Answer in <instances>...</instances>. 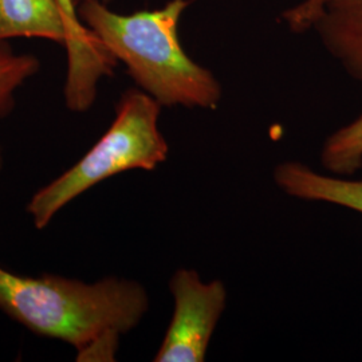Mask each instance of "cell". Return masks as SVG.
<instances>
[{
	"label": "cell",
	"mask_w": 362,
	"mask_h": 362,
	"mask_svg": "<svg viewBox=\"0 0 362 362\" xmlns=\"http://www.w3.org/2000/svg\"><path fill=\"white\" fill-rule=\"evenodd\" d=\"M161 105L141 89H129L116 106L110 128L58 179L33 196L27 206L34 226L43 230L79 194L98 182L133 169L153 170L165 163L169 145L158 128Z\"/></svg>",
	"instance_id": "cell-3"
},
{
	"label": "cell",
	"mask_w": 362,
	"mask_h": 362,
	"mask_svg": "<svg viewBox=\"0 0 362 362\" xmlns=\"http://www.w3.org/2000/svg\"><path fill=\"white\" fill-rule=\"evenodd\" d=\"M50 39L66 46L65 15L57 0H0V43L6 39Z\"/></svg>",
	"instance_id": "cell-8"
},
{
	"label": "cell",
	"mask_w": 362,
	"mask_h": 362,
	"mask_svg": "<svg viewBox=\"0 0 362 362\" xmlns=\"http://www.w3.org/2000/svg\"><path fill=\"white\" fill-rule=\"evenodd\" d=\"M272 180L290 197L327 203L362 214V180L321 173L299 161L276 164Z\"/></svg>",
	"instance_id": "cell-7"
},
{
	"label": "cell",
	"mask_w": 362,
	"mask_h": 362,
	"mask_svg": "<svg viewBox=\"0 0 362 362\" xmlns=\"http://www.w3.org/2000/svg\"><path fill=\"white\" fill-rule=\"evenodd\" d=\"M57 1L64 11L67 26L66 105L73 112H85L95 101L100 81L113 74L118 61L81 22L74 0Z\"/></svg>",
	"instance_id": "cell-5"
},
{
	"label": "cell",
	"mask_w": 362,
	"mask_h": 362,
	"mask_svg": "<svg viewBox=\"0 0 362 362\" xmlns=\"http://www.w3.org/2000/svg\"><path fill=\"white\" fill-rule=\"evenodd\" d=\"M86 1H101V3H104V4H109V3L113 1V0H74L76 6H77V4H82V3H86Z\"/></svg>",
	"instance_id": "cell-11"
},
{
	"label": "cell",
	"mask_w": 362,
	"mask_h": 362,
	"mask_svg": "<svg viewBox=\"0 0 362 362\" xmlns=\"http://www.w3.org/2000/svg\"><path fill=\"white\" fill-rule=\"evenodd\" d=\"M310 28L326 52L362 85V0H324Z\"/></svg>",
	"instance_id": "cell-6"
},
{
	"label": "cell",
	"mask_w": 362,
	"mask_h": 362,
	"mask_svg": "<svg viewBox=\"0 0 362 362\" xmlns=\"http://www.w3.org/2000/svg\"><path fill=\"white\" fill-rule=\"evenodd\" d=\"M188 4L169 0L158 10L121 15L101 1H86L78 16L161 106L215 110L223 97L219 79L194 62L179 39V21Z\"/></svg>",
	"instance_id": "cell-1"
},
{
	"label": "cell",
	"mask_w": 362,
	"mask_h": 362,
	"mask_svg": "<svg viewBox=\"0 0 362 362\" xmlns=\"http://www.w3.org/2000/svg\"><path fill=\"white\" fill-rule=\"evenodd\" d=\"M320 160L336 176L351 177L362 168V115L326 137Z\"/></svg>",
	"instance_id": "cell-9"
},
{
	"label": "cell",
	"mask_w": 362,
	"mask_h": 362,
	"mask_svg": "<svg viewBox=\"0 0 362 362\" xmlns=\"http://www.w3.org/2000/svg\"><path fill=\"white\" fill-rule=\"evenodd\" d=\"M39 61L34 55L15 54L0 43V117L7 115L13 105V94L28 78L37 74ZM3 155L0 148V169Z\"/></svg>",
	"instance_id": "cell-10"
},
{
	"label": "cell",
	"mask_w": 362,
	"mask_h": 362,
	"mask_svg": "<svg viewBox=\"0 0 362 362\" xmlns=\"http://www.w3.org/2000/svg\"><path fill=\"white\" fill-rule=\"evenodd\" d=\"M0 310L38 336L65 341L81 356L98 341L137 327L149 310V296L141 284L117 276L85 284L0 267Z\"/></svg>",
	"instance_id": "cell-2"
},
{
	"label": "cell",
	"mask_w": 362,
	"mask_h": 362,
	"mask_svg": "<svg viewBox=\"0 0 362 362\" xmlns=\"http://www.w3.org/2000/svg\"><path fill=\"white\" fill-rule=\"evenodd\" d=\"M173 313L156 362H204L227 309L228 290L220 279L203 281L194 269H179L169 281Z\"/></svg>",
	"instance_id": "cell-4"
}]
</instances>
